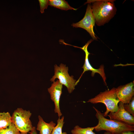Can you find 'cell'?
<instances>
[{"label": "cell", "mask_w": 134, "mask_h": 134, "mask_svg": "<svg viewBox=\"0 0 134 134\" xmlns=\"http://www.w3.org/2000/svg\"><path fill=\"white\" fill-rule=\"evenodd\" d=\"M134 83L131 82L116 88L117 95L120 101L124 104L130 102L134 97Z\"/></svg>", "instance_id": "30bf717a"}, {"label": "cell", "mask_w": 134, "mask_h": 134, "mask_svg": "<svg viewBox=\"0 0 134 134\" xmlns=\"http://www.w3.org/2000/svg\"><path fill=\"white\" fill-rule=\"evenodd\" d=\"M49 5L66 11L68 10H76L77 9L71 6L67 1L64 0H50Z\"/></svg>", "instance_id": "7c38bea8"}, {"label": "cell", "mask_w": 134, "mask_h": 134, "mask_svg": "<svg viewBox=\"0 0 134 134\" xmlns=\"http://www.w3.org/2000/svg\"><path fill=\"white\" fill-rule=\"evenodd\" d=\"M94 127H88L82 128L78 125L75 126L71 131L72 134H96L93 132ZM102 134H112L111 133L105 132Z\"/></svg>", "instance_id": "4fadbf2b"}, {"label": "cell", "mask_w": 134, "mask_h": 134, "mask_svg": "<svg viewBox=\"0 0 134 134\" xmlns=\"http://www.w3.org/2000/svg\"><path fill=\"white\" fill-rule=\"evenodd\" d=\"M40 7V12L41 13L44 12V10L47 9L49 5V0H38Z\"/></svg>", "instance_id": "ac0fdd59"}, {"label": "cell", "mask_w": 134, "mask_h": 134, "mask_svg": "<svg viewBox=\"0 0 134 134\" xmlns=\"http://www.w3.org/2000/svg\"><path fill=\"white\" fill-rule=\"evenodd\" d=\"M29 133L30 134H37L36 128L34 127H33L32 130Z\"/></svg>", "instance_id": "d6986e66"}, {"label": "cell", "mask_w": 134, "mask_h": 134, "mask_svg": "<svg viewBox=\"0 0 134 134\" xmlns=\"http://www.w3.org/2000/svg\"><path fill=\"white\" fill-rule=\"evenodd\" d=\"M93 41L92 39L89 40L87 43L82 47H79L74 46H73L80 48L83 50L85 52V56L84 64L82 67L83 69V71L78 80L76 81L75 85H76L79 82V80L82 77L83 74L86 71H92L91 76H94L96 73H98L102 77L103 81L106 85V77L104 72V67L103 65H101L99 68L96 69L93 68L90 63L88 60V57L90 54L88 50V47L89 44Z\"/></svg>", "instance_id": "52a82bcc"}, {"label": "cell", "mask_w": 134, "mask_h": 134, "mask_svg": "<svg viewBox=\"0 0 134 134\" xmlns=\"http://www.w3.org/2000/svg\"><path fill=\"white\" fill-rule=\"evenodd\" d=\"M114 0H88L85 3L93 2L91 8L95 22L98 26L108 23L114 16L117 9Z\"/></svg>", "instance_id": "6da1fadb"}, {"label": "cell", "mask_w": 134, "mask_h": 134, "mask_svg": "<svg viewBox=\"0 0 134 134\" xmlns=\"http://www.w3.org/2000/svg\"><path fill=\"white\" fill-rule=\"evenodd\" d=\"M125 110L130 114L134 117V97L132 98L128 103L124 104Z\"/></svg>", "instance_id": "e0dca14e"}, {"label": "cell", "mask_w": 134, "mask_h": 134, "mask_svg": "<svg viewBox=\"0 0 134 134\" xmlns=\"http://www.w3.org/2000/svg\"><path fill=\"white\" fill-rule=\"evenodd\" d=\"M68 68L66 65L61 64L59 66L54 65V74L51 78L52 82L56 78L59 79L60 83L67 87L68 92L71 93L75 89L76 82L73 76H70L68 73Z\"/></svg>", "instance_id": "5b68a950"}, {"label": "cell", "mask_w": 134, "mask_h": 134, "mask_svg": "<svg viewBox=\"0 0 134 134\" xmlns=\"http://www.w3.org/2000/svg\"><path fill=\"white\" fill-rule=\"evenodd\" d=\"M95 18L93 13L91 5H87L85 16L83 18L78 22L73 23L71 25L73 27L80 28L86 30L90 34L93 39L97 40L95 36L93 28L95 25Z\"/></svg>", "instance_id": "8992f818"}, {"label": "cell", "mask_w": 134, "mask_h": 134, "mask_svg": "<svg viewBox=\"0 0 134 134\" xmlns=\"http://www.w3.org/2000/svg\"><path fill=\"white\" fill-rule=\"evenodd\" d=\"M38 118L39 121L36 129L39 132V134H51L56 124L52 121L48 123L46 122L40 115Z\"/></svg>", "instance_id": "8fae6325"}, {"label": "cell", "mask_w": 134, "mask_h": 134, "mask_svg": "<svg viewBox=\"0 0 134 134\" xmlns=\"http://www.w3.org/2000/svg\"><path fill=\"white\" fill-rule=\"evenodd\" d=\"M12 123L11 116L9 112H0V129L7 128Z\"/></svg>", "instance_id": "5bb4252c"}, {"label": "cell", "mask_w": 134, "mask_h": 134, "mask_svg": "<svg viewBox=\"0 0 134 134\" xmlns=\"http://www.w3.org/2000/svg\"><path fill=\"white\" fill-rule=\"evenodd\" d=\"M62 88L63 85L58 80L53 81L51 86L48 89L51 99L54 103V112L58 114L59 117H60L62 115L60 106V98L62 93Z\"/></svg>", "instance_id": "ba28073f"}, {"label": "cell", "mask_w": 134, "mask_h": 134, "mask_svg": "<svg viewBox=\"0 0 134 134\" xmlns=\"http://www.w3.org/2000/svg\"><path fill=\"white\" fill-rule=\"evenodd\" d=\"M119 134H134V133L133 131H126L123 132Z\"/></svg>", "instance_id": "ffe728a7"}, {"label": "cell", "mask_w": 134, "mask_h": 134, "mask_svg": "<svg viewBox=\"0 0 134 134\" xmlns=\"http://www.w3.org/2000/svg\"><path fill=\"white\" fill-rule=\"evenodd\" d=\"M93 108L96 111L95 116L98 121L97 125L94 127L96 131H105L112 134H119L125 131H134V126L117 120L107 119L104 116L103 113L94 107Z\"/></svg>", "instance_id": "7a4b0ae2"}, {"label": "cell", "mask_w": 134, "mask_h": 134, "mask_svg": "<svg viewBox=\"0 0 134 134\" xmlns=\"http://www.w3.org/2000/svg\"><path fill=\"white\" fill-rule=\"evenodd\" d=\"M124 104L120 101L117 111L114 113L110 112L107 116L110 119L117 120L129 125L134 126V117L125 110Z\"/></svg>", "instance_id": "9c48e42d"}, {"label": "cell", "mask_w": 134, "mask_h": 134, "mask_svg": "<svg viewBox=\"0 0 134 134\" xmlns=\"http://www.w3.org/2000/svg\"><path fill=\"white\" fill-rule=\"evenodd\" d=\"M20 134V132L12 123L7 128L0 129V134Z\"/></svg>", "instance_id": "2e32d148"}, {"label": "cell", "mask_w": 134, "mask_h": 134, "mask_svg": "<svg viewBox=\"0 0 134 134\" xmlns=\"http://www.w3.org/2000/svg\"><path fill=\"white\" fill-rule=\"evenodd\" d=\"M20 134H27V133H26V134H25V133H20Z\"/></svg>", "instance_id": "44dd1931"}, {"label": "cell", "mask_w": 134, "mask_h": 134, "mask_svg": "<svg viewBox=\"0 0 134 134\" xmlns=\"http://www.w3.org/2000/svg\"><path fill=\"white\" fill-rule=\"evenodd\" d=\"M32 114L30 111L22 108H18L13 113L12 123L21 133H27L32 130L33 127L30 119Z\"/></svg>", "instance_id": "277c9868"}, {"label": "cell", "mask_w": 134, "mask_h": 134, "mask_svg": "<svg viewBox=\"0 0 134 134\" xmlns=\"http://www.w3.org/2000/svg\"><path fill=\"white\" fill-rule=\"evenodd\" d=\"M119 102L116 94V88H115L101 92L87 101L93 104L99 103L104 104L106 107V111L103 113L104 117L107 116L109 112L114 113L117 111Z\"/></svg>", "instance_id": "3957f363"}, {"label": "cell", "mask_w": 134, "mask_h": 134, "mask_svg": "<svg viewBox=\"0 0 134 134\" xmlns=\"http://www.w3.org/2000/svg\"><path fill=\"white\" fill-rule=\"evenodd\" d=\"M64 117L61 118L59 117L57 120V124L54 128L51 134H67L66 132H62V129L64 123Z\"/></svg>", "instance_id": "9a60e30c"}]
</instances>
